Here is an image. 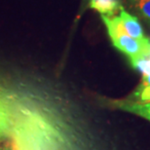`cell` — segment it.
<instances>
[{
    "label": "cell",
    "mask_w": 150,
    "mask_h": 150,
    "mask_svg": "<svg viewBox=\"0 0 150 150\" xmlns=\"http://www.w3.org/2000/svg\"><path fill=\"white\" fill-rule=\"evenodd\" d=\"M104 25L107 29L112 44L120 52L125 54L129 58V61L133 65L137 62L150 58V40L140 41L129 36L123 30L118 21L114 17L101 16Z\"/></svg>",
    "instance_id": "6da1fadb"
},
{
    "label": "cell",
    "mask_w": 150,
    "mask_h": 150,
    "mask_svg": "<svg viewBox=\"0 0 150 150\" xmlns=\"http://www.w3.org/2000/svg\"><path fill=\"white\" fill-rule=\"evenodd\" d=\"M115 18L118 21L121 28H123V30L129 36L140 41L148 39L144 35V33H143L142 28L137 18L133 16V15H131L130 13H128L123 7L120 9V14L118 16H115Z\"/></svg>",
    "instance_id": "7a4b0ae2"
},
{
    "label": "cell",
    "mask_w": 150,
    "mask_h": 150,
    "mask_svg": "<svg viewBox=\"0 0 150 150\" xmlns=\"http://www.w3.org/2000/svg\"><path fill=\"white\" fill-rule=\"evenodd\" d=\"M111 104L117 108L137 114L150 121V103H137L131 100H118L112 101Z\"/></svg>",
    "instance_id": "3957f363"
},
{
    "label": "cell",
    "mask_w": 150,
    "mask_h": 150,
    "mask_svg": "<svg viewBox=\"0 0 150 150\" xmlns=\"http://www.w3.org/2000/svg\"><path fill=\"white\" fill-rule=\"evenodd\" d=\"M90 7L100 13L101 16L114 17L122 6L118 0H90Z\"/></svg>",
    "instance_id": "277c9868"
},
{
    "label": "cell",
    "mask_w": 150,
    "mask_h": 150,
    "mask_svg": "<svg viewBox=\"0 0 150 150\" xmlns=\"http://www.w3.org/2000/svg\"><path fill=\"white\" fill-rule=\"evenodd\" d=\"M12 125L11 113L5 100L0 97V139H7Z\"/></svg>",
    "instance_id": "5b68a950"
},
{
    "label": "cell",
    "mask_w": 150,
    "mask_h": 150,
    "mask_svg": "<svg viewBox=\"0 0 150 150\" xmlns=\"http://www.w3.org/2000/svg\"><path fill=\"white\" fill-rule=\"evenodd\" d=\"M128 2L137 16L150 23V0H128Z\"/></svg>",
    "instance_id": "8992f818"
},
{
    "label": "cell",
    "mask_w": 150,
    "mask_h": 150,
    "mask_svg": "<svg viewBox=\"0 0 150 150\" xmlns=\"http://www.w3.org/2000/svg\"><path fill=\"white\" fill-rule=\"evenodd\" d=\"M142 85L150 87V73H148V74H144V75H143Z\"/></svg>",
    "instance_id": "52a82bcc"
},
{
    "label": "cell",
    "mask_w": 150,
    "mask_h": 150,
    "mask_svg": "<svg viewBox=\"0 0 150 150\" xmlns=\"http://www.w3.org/2000/svg\"><path fill=\"white\" fill-rule=\"evenodd\" d=\"M8 143L6 142V139H0V150H7Z\"/></svg>",
    "instance_id": "ba28073f"
},
{
    "label": "cell",
    "mask_w": 150,
    "mask_h": 150,
    "mask_svg": "<svg viewBox=\"0 0 150 150\" xmlns=\"http://www.w3.org/2000/svg\"><path fill=\"white\" fill-rule=\"evenodd\" d=\"M7 150H20V148L16 144H14V143H9Z\"/></svg>",
    "instance_id": "9c48e42d"
}]
</instances>
